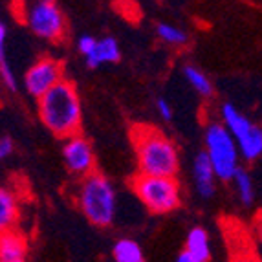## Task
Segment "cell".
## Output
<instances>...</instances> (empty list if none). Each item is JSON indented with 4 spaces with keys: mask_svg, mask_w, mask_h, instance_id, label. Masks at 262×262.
<instances>
[{
    "mask_svg": "<svg viewBox=\"0 0 262 262\" xmlns=\"http://www.w3.org/2000/svg\"><path fill=\"white\" fill-rule=\"evenodd\" d=\"M37 114L42 125L59 140H68L81 134L83 125V105L81 96L72 81L62 79L61 83L37 99Z\"/></svg>",
    "mask_w": 262,
    "mask_h": 262,
    "instance_id": "1",
    "label": "cell"
},
{
    "mask_svg": "<svg viewBox=\"0 0 262 262\" xmlns=\"http://www.w3.org/2000/svg\"><path fill=\"white\" fill-rule=\"evenodd\" d=\"M130 140L140 174L176 178L180 172V152L169 136L154 127L136 125L130 132Z\"/></svg>",
    "mask_w": 262,
    "mask_h": 262,
    "instance_id": "2",
    "label": "cell"
},
{
    "mask_svg": "<svg viewBox=\"0 0 262 262\" xmlns=\"http://www.w3.org/2000/svg\"><path fill=\"white\" fill-rule=\"evenodd\" d=\"M74 202L84 219L94 227L106 229L118 214V191L112 180L96 170L77 182Z\"/></svg>",
    "mask_w": 262,
    "mask_h": 262,
    "instance_id": "3",
    "label": "cell"
},
{
    "mask_svg": "<svg viewBox=\"0 0 262 262\" xmlns=\"http://www.w3.org/2000/svg\"><path fill=\"white\" fill-rule=\"evenodd\" d=\"M130 189L136 198L152 214L174 213L182 206V185L176 178L138 174L130 180Z\"/></svg>",
    "mask_w": 262,
    "mask_h": 262,
    "instance_id": "4",
    "label": "cell"
},
{
    "mask_svg": "<svg viewBox=\"0 0 262 262\" xmlns=\"http://www.w3.org/2000/svg\"><path fill=\"white\" fill-rule=\"evenodd\" d=\"M204 152L209 158L214 174L220 182L229 184L241 169V152L231 132L222 121H211L204 130Z\"/></svg>",
    "mask_w": 262,
    "mask_h": 262,
    "instance_id": "5",
    "label": "cell"
},
{
    "mask_svg": "<svg viewBox=\"0 0 262 262\" xmlns=\"http://www.w3.org/2000/svg\"><path fill=\"white\" fill-rule=\"evenodd\" d=\"M18 15L28 30L46 42L59 44L68 35V22L57 2L30 0V2H24Z\"/></svg>",
    "mask_w": 262,
    "mask_h": 262,
    "instance_id": "6",
    "label": "cell"
},
{
    "mask_svg": "<svg viewBox=\"0 0 262 262\" xmlns=\"http://www.w3.org/2000/svg\"><path fill=\"white\" fill-rule=\"evenodd\" d=\"M220 121L235 138L242 160L255 162L262 156V125L248 118L233 103L220 105Z\"/></svg>",
    "mask_w": 262,
    "mask_h": 262,
    "instance_id": "7",
    "label": "cell"
},
{
    "mask_svg": "<svg viewBox=\"0 0 262 262\" xmlns=\"http://www.w3.org/2000/svg\"><path fill=\"white\" fill-rule=\"evenodd\" d=\"M64 79V64L62 61L52 55L40 57L30 66L22 77L26 92L33 99H40L46 92H50L55 84Z\"/></svg>",
    "mask_w": 262,
    "mask_h": 262,
    "instance_id": "8",
    "label": "cell"
},
{
    "mask_svg": "<svg viewBox=\"0 0 262 262\" xmlns=\"http://www.w3.org/2000/svg\"><path fill=\"white\" fill-rule=\"evenodd\" d=\"M62 163L74 178L81 180L96 172V152L92 143L81 134H75L62 143Z\"/></svg>",
    "mask_w": 262,
    "mask_h": 262,
    "instance_id": "9",
    "label": "cell"
},
{
    "mask_svg": "<svg viewBox=\"0 0 262 262\" xmlns=\"http://www.w3.org/2000/svg\"><path fill=\"white\" fill-rule=\"evenodd\" d=\"M191 178L192 185H194V192L202 200H211V198L216 194V174H214V169L211 165L209 158L204 150L192 158V165H191Z\"/></svg>",
    "mask_w": 262,
    "mask_h": 262,
    "instance_id": "10",
    "label": "cell"
},
{
    "mask_svg": "<svg viewBox=\"0 0 262 262\" xmlns=\"http://www.w3.org/2000/svg\"><path fill=\"white\" fill-rule=\"evenodd\" d=\"M30 242L18 229L0 235V262H28Z\"/></svg>",
    "mask_w": 262,
    "mask_h": 262,
    "instance_id": "11",
    "label": "cell"
},
{
    "mask_svg": "<svg viewBox=\"0 0 262 262\" xmlns=\"http://www.w3.org/2000/svg\"><path fill=\"white\" fill-rule=\"evenodd\" d=\"M20 220V200L11 187L0 185V235L17 229Z\"/></svg>",
    "mask_w": 262,
    "mask_h": 262,
    "instance_id": "12",
    "label": "cell"
},
{
    "mask_svg": "<svg viewBox=\"0 0 262 262\" xmlns=\"http://www.w3.org/2000/svg\"><path fill=\"white\" fill-rule=\"evenodd\" d=\"M121 59V48L116 37L105 35L97 39V44L94 52L84 59L88 68H99L103 64H116Z\"/></svg>",
    "mask_w": 262,
    "mask_h": 262,
    "instance_id": "13",
    "label": "cell"
},
{
    "mask_svg": "<svg viewBox=\"0 0 262 262\" xmlns=\"http://www.w3.org/2000/svg\"><path fill=\"white\" fill-rule=\"evenodd\" d=\"M185 251L192 255L198 262H211L213 258V244H211V236L204 226L191 227L185 235Z\"/></svg>",
    "mask_w": 262,
    "mask_h": 262,
    "instance_id": "14",
    "label": "cell"
},
{
    "mask_svg": "<svg viewBox=\"0 0 262 262\" xmlns=\"http://www.w3.org/2000/svg\"><path fill=\"white\" fill-rule=\"evenodd\" d=\"M110 255L114 262H147L141 244L130 236H121L114 242Z\"/></svg>",
    "mask_w": 262,
    "mask_h": 262,
    "instance_id": "15",
    "label": "cell"
},
{
    "mask_svg": "<svg viewBox=\"0 0 262 262\" xmlns=\"http://www.w3.org/2000/svg\"><path fill=\"white\" fill-rule=\"evenodd\" d=\"M233 184V189H235V194L241 202L242 207H251L255 204V182L253 176L248 169L241 167L236 170V174L233 176V180L229 182Z\"/></svg>",
    "mask_w": 262,
    "mask_h": 262,
    "instance_id": "16",
    "label": "cell"
},
{
    "mask_svg": "<svg viewBox=\"0 0 262 262\" xmlns=\"http://www.w3.org/2000/svg\"><path fill=\"white\" fill-rule=\"evenodd\" d=\"M184 77L189 83V86L194 90L200 97L204 99H209L214 94V86L211 83V79L207 77L206 72H202L198 66L194 64H185L184 66Z\"/></svg>",
    "mask_w": 262,
    "mask_h": 262,
    "instance_id": "17",
    "label": "cell"
},
{
    "mask_svg": "<svg viewBox=\"0 0 262 262\" xmlns=\"http://www.w3.org/2000/svg\"><path fill=\"white\" fill-rule=\"evenodd\" d=\"M6 40H8V26L4 24V20H0V79L8 90L17 92V77H15L13 70L8 62V57H6Z\"/></svg>",
    "mask_w": 262,
    "mask_h": 262,
    "instance_id": "18",
    "label": "cell"
},
{
    "mask_svg": "<svg viewBox=\"0 0 262 262\" xmlns=\"http://www.w3.org/2000/svg\"><path fill=\"white\" fill-rule=\"evenodd\" d=\"M229 262H262L255 251L251 236L244 235L241 241H236L235 235L233 244L229 242Z\"/></svg>",
    "mask_w": 262,
    "mask_h": 262,
    "instance_id": "19",
    "label": "cell"
},
{
    "mask_svg": "<svg viewBox=\"0 0 262 262\" xmlns=\"http://www.w3.org/2000/svg\"><path fill=\"white\" fill-rule=\"evenodd\" d=\"M156 35L163 44L172 46V48H182L189 40L187 33L180 26H176V24H170V22H158Z\"/></svg>",
    "mask_w": 262,
    "mask_h": 262,
    "instance_id": "20",
    "label": "cell"
},
{
    "mask_svg": "<svg viewBox=\"0 0 262 262\" xmlns=\"http://www.w3.org/2000/svg\"><path fill=\"white\" fill-rule=\"evenodd\" d=\"M251 241H253L255 251H257L258 258L262 260V213H258L253 220V226H251Z\"/></svg>",
    "mask_w": 262,
    "mask_h": 262,
    "instance_id": "21",
    "label": "cell"
},
{
    "mask_svg": "<svg viewBox=\"0 0 262 262\" xmlns=\"http://www.w3.org/2000/svg\"><path fill=\"white\" fill-rule=\"evenodd\" d=\"M96 44H97V37H94V35H81L77 39V42H75V46H77V52L81 53V55L86 59L90 53L94 52V48H96Z\"/></svg>",
    "mask_w": 262,
    "mask_h": 262,
    "instance_id": "22",
    "label": "cell"
},
{
    "mask_svg": "<svg viewBox=\"0 0 262 262\" xmlns=\"http://www.w3.org/2000/svg\"><path fill=\"white\" fill-rule=\"evenodd\" d=\"M156 110L163 121H170V119L174 118V108H172V105L165 97H158L156 99Z\"/></svg>",
    "mask_w": 262,
    "mask_h": 262,
    "instance_id": "23",
    "label": "cell"
},
{
    "mask_svg": "<svg viewBox=\"0 0 262 262\" xmlns=\"http://www.w3.org/2000/svg\"><path fill=\"white\" fill-rule=\"evenodd\" d=\"M15 150V143L9 136H0V162L8 160Z\"/></svg>",
    "mask_w": 262,
    "mask_h": 262,
    "instance_id": "24",
    "label": "cell"
},
{
    "mask_svg": "<svg viewBox=\"0 0 262 262\" xmlns=\"http://www.w3.org/2000/svg\"><path fill=\"white\" fill-rule=\"evenodd\" d=\"M174 262H198L196 258L192 257L189 251H185V249H182L178 255H176V258H174Z\"/></svg>",
    "mask_w": 262,
    "mask_h": 262,
    "instance_id": "25",
    "label": "cell"
},
{
    "mask_svg": "<svg viewBox=\"0 0 262 262\" xmlns=\"http://www.w3.org/2000/svg\"><path fill=\"white\" fill-rule=\"evenodd\" d=\"M46 2H55V0H46Z\"/></svg>",
    "mask_w": 262,
    "mask_h": 262,
    "instance_id": "26",
    "label": "cell"
}]
</instances>
